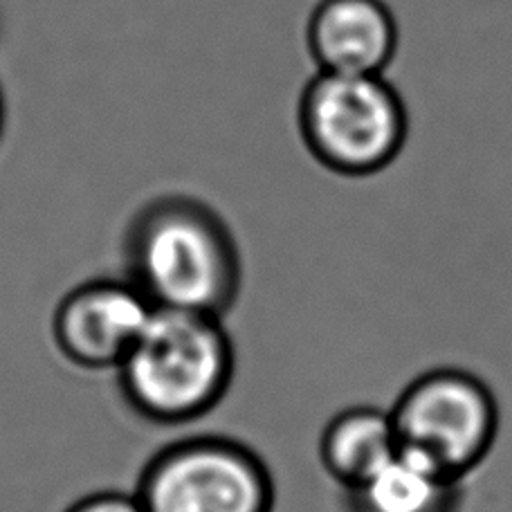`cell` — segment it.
I'll return each instance as SVG.
<instances>
[{
    "mask_svg": "<svg viewBox=\"0 0 512 512\" xmlns=\"http://www.w3.org/2000/svg\"><path fill=\"white\" fill-rule=\"evenodd\" d=\"M126 279L153 308L225 317L243 288L232 227L212 205L160 196L140 207L124 234Z\"/></svg>",
    "mask_w": 512,
    "mask_h": 512,
    "instance_id": "cell-1",
    "label": "cell"
},
{
    "mask_svg": "<svg viewBox=\"0 0 512 512\" xmlns=\"http://www.w3.org/2000/svg\"><path fill=\"white\" fill-rule=\"evenodd\" d=\"M234 371L236 351L223 317L155 308L117 369V382L137 416L180 427L221 405Z\"/></svg>",
    "mask_w": 512,
    "mask_h": 512,
    "instance_id": "cell-2",
    "label": "cell"
},
{
    "mask_svg": "<svg viewBox=\"0 0 512 512\" xmlns=\"http://www.w3.org/2000/svg\"><path fill=\"white\" fill-rule=\"evenodd\" d=\"M297 126L317 164L344 178H369L405 149L409 113L384 75L317 70L301 90Z\"/></svg>",
    "mask_w": 512,
    "mask_h": 512,
    "instance_id": "cell-3",
    "label": "cell"
},
{
    "mask_svg": "<svg viewBox=\"0 0 512 512\" xmlns=\"http://www.w3.org/2000/svg\"><path fill=\"white\" fill-rule=\"evenodd\" d=\"M400 450L465 481L497 443V396L479 376L438 367L411 380L389 409Z\"/></svg>",
    "mask_w": 512,
    "mask_h": 512,
    "instance_id": "cell-4",
    "label": "cell"
},
{
    "mask_svg": "<svg viewBox=\"0 0 512 512\" xmlns=\"http://www.w3.org/2000/svg\"><path fill=\"white\" fill-rule=\"evenodd\" d=\"M144 512H274L277 486L261 454L230 436L169 443L142 468Z\"/></svg>",
    "mask_w": 512,
    "mask_h": 512,
    "instance_id": "cell-5",
    "label": "cell"
},
{
    "mask_svg": "<svg viewBox=\"0 0 512 512\" xmlns=\"http://www.w3.org/2000/svg\"><path fill=\"white\" fill-rule=\"evenodd\" d=\"M151 301L128 279H93L63 295L52 340L63 360L84 371L120 369L153 315Z\"/></svg>",
    "mask_w": 512,
    "mask_h": 512,
    "instance_id": "cell-6",
    "label": "cell"
},
{
    "mask_svg": "<svg viewBox=\"0 0 512 512\" xmlns=\"http://www.w3.org/2000/svg\"><path fill=\"white\" fill-rule=\"evenodd\" d=\"M398 23L382 0H319L306 45L319 72L384 75L398 52Z\"/></svg>",
    "mask_w": 512,
    "mask_h": 512,
    "instance_id": "cell-7",
    "label": "cell"
},
{
    "mask_svg": "<svg viewBox=\"0 0 512 512\" xmlns=\"http://www.w3.org/2000/svg\"><path fill=\"white\" fill-rule=\"evenodd\" d=\"M344 512H461L465 481L407 450L353 488H344Z\"/></svg>",
    "mask_w": 512,
    "mask_h": 512,
    "instance_id": "cell-8",
    "label": "cell"
},
{
    "mask_svg": "<svg viewBox=\"0 0 512 512\" xmlns=\"http://www.w3.org/2000/svg\"><path fill=\"white\" fill-rule=\"evenodd\" d=\"M398 450L389 411L371 405L335 414L319 436V461L340 488L369 479Z\"/></svg>",
    "mask_w": 512,
    "mask_h": 512,
    "instance_id": "cell-9",
    "label": "cell"
},
{
    "mask_svg": "<svg viewBox=\"0 0 512 512\" xmlns=\"http://www.w3.org/2000/svg\"><path fill=\"white\" fill-rule=\"evenodd\" d=\"M66 512H144V510L135 495L104 490V492H93V495L88 497H81Z\"/></svg>",
    "mask_w": 512,
    "mask_h": 512,
    "instance_id": "cell-10",
    "label": "cell"
},
{
    "mask_svg": "<svg viewBox=\"0 0 512 512\" xmlns=\"http://www.w3.org/2000/svg\"><path fill=\"white\" fill-rule=\"evenodd\" d=\"M5 131V95H3V88H0V137H3Z\"/></svg>",
    "mask_w": 512,
    "mask_h": 512,
    "instance_id": "cell-11",
    "label": "cell"
}]
</instances>
